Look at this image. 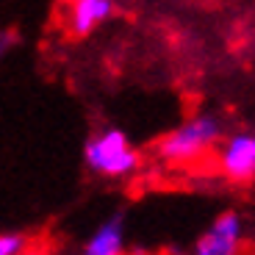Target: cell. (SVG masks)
Segmentation results:
<instances>
[{"instance_id":"8","label":"cell","mask_w":255,"mask_h":255,"mask_svg":"<svg viewBox=\"0 0 255 255\" xmlns=\"http://www.w3.org/2000/svg\"><path fill=\"white\" fill-rule=\"evenodd\" d=\"M11 47V31H3V53H8Z\"/></svg>"},{"instance_id":"7","label":"cell","mask_w":255,"mask_h":255,"mask_svg":"<svg viewBox=\"0 0 255 255\" xmlns=\"http://www.w3.org/2000/svg\"><path fill=\"white\" fill-rule=\"evenodd\" d=\"M28 247V236H22V233H3L0 236V255H22Z\"/></svg>"},{"instance_id":"3","label":"cell","mask_w":255,"mask_h":255,"mask_svg":"<svg viewBox=\"0 0 255 255\" xmlns=\"http://www.w3.org/2000/svg\"><path fill=\"white\" fill-rule=\"evenodd\" d=\"M242 239H244L242 217H239L236 211H225L197 239L194 253L197 255H236L242 250Z\"/></svg>"},{"instance_id":"4","label":"cell","mask_w":255,"mask_h":255,"mask_svg":"<svg viewBox=\"0 0 255 255\" xmlns=\"http://www.w3.org/2000/svg\"><path fill=\"white\" fill-rule=\"evenodd\" d=\"M217 164L225 178L230 180H250L255 178V136L236 133L219 147Z\"/></svg>"},{"instance_id":"5","label":"cell","mask_w":255,"mask_h":255,"mask_svg":"<svg viewBox=\"0 0 255 255\" xmlns=\"http://www.w3.org/2000/svg\"><path fill=\"white\" fill-rule=\"evenodd\" d=\"M114 14V0H72L70 3V31L75 36H89L97 25Z\"/></svg>"},{"instance_id":"2","label":"cell","mask_w":255,"mask_h":255,"mask_svg":"<svg viewBox=\"0 0 255 255\" xmlns=\"http://www.w3.org/2000/svg\"><path fill=\"white\" fill-rule=\"evenodd\" d=\"M83 161H86L92 172L103 175V178H128V175H133L139 169L136 147L117 128H109V130H103L95 139L86 141Z\"/></svg>"},{"instance_id":"1","label":"cell","mask_w":255,"mask_h":255,"mask_svg":"<svg viewBox=\"0 0 255 255\" xmlns=\"http://www.w3.org/2000/svg\"><path fill=\"white\" fill-rule=\"evenodd\" d=\"M222 136V125L217 117L197 114L180 122L172 133L158 141V158L166 164H191L205 155Z\"/></svg>"},{"instance_id":"6","label":"cell","mask_w":255,"mask_h":255,"mask_svg":"<svg viewBox=\"0 0 255 255\" xmlns=\"http://www.w3.org/2000/svg\"><path fill=\"white\" fill-rule=\"evenodd\" d=\"M122 250H125V222H122V214L109 217L83 244L86 255H120Z\"/></svg>"}]
</instances>
